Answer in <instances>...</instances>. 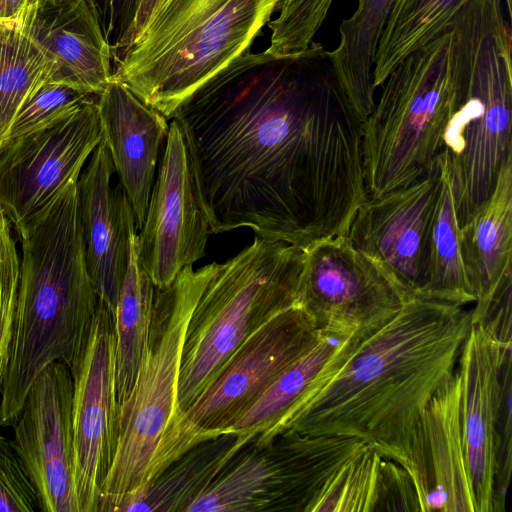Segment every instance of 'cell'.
Masks as SVG:
<instances>
[{"label": "cell", "mask_w": 512, "mask_h": 512, "mask_svg": "<svg viewBox=\"0 0 512 512\" xmlns=\"http://www.w3.org/2000/svg\"><path fill=\"white\" fill-rule=\"evenodd\" d=\"M212 234L239 227L302 249L347 235L368 198L361 121L330 53L246 50L175 111Z\"/></svg>", "instance_id": "cell-1"}, {"label": "cell", "mask_w": 512, "mask_h": 512, "mask_svg": "<svg viewBox=\"0 0 512 512\" xmlns=\"http://www.w3.org/2000/svg\"><path fill=\"white\" fill-rule=\"evenodd\" d=\"M471 325L465 306L423 297L406 301L323 379L281 431L356 437L385 457L456 372Z\"/></svg>", "instance_id": "cell-2"}, {"label": "cell", "mask_w": 512, "mask_h": 512, "mask_svg": "<svg viewBox=\"0 0 512 512\" xmlns=\"http://www.w3.org/2000/svg\"><path fill=\"white\" fill-rule=\"evenodd\" d=\"M21 243L13 334L0 392V426H13L37 377L52 363L70 369L98 304L74 191H63L15 228Z\"/></svg>", "instance_id": "cell-3"}, {"label": "cell", "mask_w": 512, "mask_h": 512, "mask_svg": "<svg viewBox=\"0 0 512 512\" xmlns=\"http://www.w3.org/2000/svg\"><path fill=\"white\" fill-rule=\"evenodd\" d=\"M484 0H468L444 32L389 74L362 126L368 198L422 178L443 148L448 122L464 102Z\"/></svg>", "instance_id": "cell-4"}, {"label": "cell", "mask_w": 512, "mask_h": 512, "mask_svg": "<svg viewBox=\"0 0 512 512\" xmlns=\"http://www.w3.org/2000/svg\"><path fill=\"white\" fill-rule=\"evenodd\" d=\"M203 279V267L189 265L169 287L156 288L136 380L120 405L117 450L98 512H116L128 494L197 445L179 408L178 385L186 331Z\"/></svg>", "instance_id": "cell-5"}, {"label": "cell", "mask_w": 512, "mask_h": 512, "mask_svg": "<svg viewBox=\"0 0 512 512\" xmlns=\"http://www.w3.org/2000/svg\"><path fill=\"white\" fill-rule=\"evenodd\" d=\"M279 0H165L112 64L168 120L205 81L250 49Z\"/></svg>", "instance_id": "cell-6"}, {"label": "cell", "mask_w": 512, "mask_h": 512, "mask_svg": "<svg viewBox=\"0 0 512 512\" xmlns=\"http://www.w3.org/2000/svg\"><path fill=\"white\" fill-rule=\"evenodd\" d=\"M303 262L304 249L255 235L237 255L203 266L181 357L178 404L183 413L248 336L295 305Z\"/></svg>", "instance_id": "cell-7"}, {"label": "cell", "mask_w": 512, "mask_h": 512, "mask_svg": "<svg viewBox=\"0 0 512 512\" xmlns=\"http://www.w3.org/2000/svg\"><path fill=\"white\" fill-rule=\"evenodd\" d=\"M511 27L501 0H485L467 96L443 134L461 227L490 197L512 156Z\"/></svg>", "instance_id": "cell-8"}, {"label": "cell", "mask_w": 512, "mask_h": 512, "mask_svg": "<svg viewBox=\"0 0 512 512\" xmlns=\"http://www.w3.org/2000/svg\"><path fill=\"white\" fill-rule=\"evenodd\" d=\"M367 443L293 429L253 439L185 512H312L337 470Z\"/></svg>", "instance_id": "cell-9"}, {"label": "cell", "mask_w": 512, "mask_h": 512, "mask_svg": "<svg viewBox=\"0 0 512 512\" xmlns=\"http://www.w3.org/2000/svg\"><path fill=\"white\" fill-rule=\"evenodd\" d=\"M410 300L388 271L347 235L304 249L295 305L325 335L363 340Z\"/></svg>", "instance_id": "cell-10"}, {"label": "cell", "mask_w": 512, "mask_h": 512, "mask_svg": "<svg viewBox=\"0 0 512 512\" xmlns=\"http://www.w3.org/2000/svg\"><path fill=\"white\" fill-rule=\"evenodd\" d=\"M164 150L137 234V258L157 289L169 287L187 266L205 256L211 232L192 145L171 118Z\"/></svg>", "instance_id": "cell-11"}, {"label": "cell", "mask_w": 512, "mask_h": 512, "mask_svg": "<svg viewBox=\"0 0 512 512\" xmlns=\"http://www.w3.org/2000/svg\"><path fill=\"white\" fill-rule=\"evenodd\" d=\"M323 333L294 305L273 316L234 351L213 382L184 411L199 444L228 432L270 385L310 350Z\"/></svg>", "instance_id": "cell-12"}, {"label": "cell", "mask_w": 512, "mask_h": 512, "mask_svg": "<svg viewBox=\"0 0 512 512\" xmlns=\"http://www.w3.org/2000/svg\"><path fill=\"white\" fill-rule=\"evenodd\" d=\"M98 95L68 116L0 146V207L17 228L68 184L102 140Z\"/></svg>", "instance_id": "cell-13"}, {"label": "cell", "mask_w": 512, "mask_h": 512, "mask_svg": "<svg viewBox=\"0 0 512 512\" xmlns=\"http://www.w3.org/2000/svg\"><path fill=\"white\" fill-rule=\"evenodd\" d=\"M70 372L75 493L80 512H98L117 450L120 418L114 318L99 299L87 340Z\"/></svg>", "instance_id": "cell-14"}, {"label": "cell", "mask_w": 512, "mask_h": 512, "mask_svg": "<svg viewBox=\"0 0 512 512\" xmlns=\"http://www.w3.org/2000/svg\"><path fill=\"white\" fill-rule=\"evenodd\" d=\"M444 161L441 151L419 180L380 197L367 198L347 233L351 244L379 262L409 299L421 297L426 284Z\"/></svg>", "instance_id": "cell-15"}, {"label": "cell", "mask_w": 512, "mask_h": 512, "mask_svg": "<svg viewBox=\"0 0 512 512\" xmlns=\"http://www.w3.org/2000/svg\"><path fill=\"white\" fill-rule=\"evenodd\" d=\"M383 458L407 471L420 511L477 512L463 437L458 370L432 396L406 439Z\"/></svg>", "instance_id": "cell-16"}, {"label": "cell", "mask_w": 512, "mask_h": 512, "mask_svg": "<svg viewBox=\"0 0 512 512\" xmlns=\"http://www.w3.org/2000/svg\"><path fill=\"white\" fill-rule=\"evenodd\" d=\"M73 380L63 362L35 380L12 426L13 445L44 512H80L74 487Z\"/></svg>", "instance_id": "cell-17"}, {"label": "cell", "mask_w": 512, "mask_h": 512, "mask_svg": "<svg viewBox=\"0 0 512 512\" xmlns=\"http://www.w3.org/2000/svg\"><path fill=\"white\" fill-rule=\"evenodd\" d=\"M512 342L472 324L459 356L462 428L477 512H494L495 478L504 396V367Z\"/></svg>", "instance_id": "cell-18"}, {"label": "cell", "mask_w": 512, "mask_h": 512, "mask_svg": "<svg viewBox=\"0 0 512 512\" xmlns=\"http://www.w3.org/2000/svg\"><path fill=\"white\" fill-rule=\"evenodd\" d=\"M106 143L101 140L77 181L78 209L85 257L98 299L112 312L127 268L130 239L135 228L132 207L119 182Z\"/></svg>", "instance_id": "cell-19"}, {"label": "cell", "mask_w": 512, "mask_h": 512, "mask_svg": "<svg viewBox=\"0 0 512 512\" xmlns=\"http://www.w3.org/2000/svg\"><path fill=\"white\" fill-rule=\"evenodd\" d=\"M13 19L51 62V81L91 95L111 81V48L87 0H31Z\"/></svg>", "instance_id": "cell-20"}, {"label": "cell", "mask_w": 512, "mask_h": 512, "mask_svg": "<svg viewBox=\"0 0 512 512\" xmlns=\"http://www.w3.org/2000/svg\"><path fill=\"white\" fill-rule=\"evenodd\" d=\"M102 140L130 202L135 228L144 224L166 140L168 119L143 102L125 84L111 79L97 98Z\"/></svg>", "instance_id": "cell-21"}, {"label": "cell", "mask_w": 512, "mask_h": 512, "mask_svg": "<svg viewBox=\"0 0 512 512\" xmlns=\"http://www.w3.org/2000/svg\"><path fill=\"white\" fill-rule=\"evenodd\" d=\"M462 257L474 289L472 324L512 286V156L502 165L490 197L460 227Z\"/></svg>", "instance_id": "cell-22"}, {"label": "cell", "mask_w": 512, "mask_h": 512, "mask_svg": "<svg viewBox=\"0 0 512 512\" xmlns=\"http://www.w3.org/2000/svg\"><path fill=\"white\" fill-rule=\"evenodd\" d=\"M360 340L323 334L320 340L289 366L229 428L228 432L263 442L281 431L305 404L320 380L340 367Z\"/></svg>", "instance_id": "cell-23"}, {"label": "cell", "mask_w": 512, "mask_h": 512, "mask_svg": "<svg viewBox=\"0 0 512 512\" xmlns=\"http://www.w3.org/2000/svg\"><path fill=\"white\" fill-rule=\"evenodd\" d=\"M253 439L225 432L200 442L140 489L128 494L116 512H185Z\"/></svg>", "instance_id": "cell-24"}, {"label": "cell", "mask_w": 512, "mask_h": 512, "mask_svg": "<svg viewBox=\"0 0 512 512\" xmlns=\"http://www.w3.org/2000/svg\"><path fill=\"white\" fill-rule=\"evenodd\" d=\"M394 1L357 0L352 16L339 26L338 46L329 51L340 89L363 122L375 105L376 51Z\"/></svg>", "instance_id": "cell-25"}, {"label": "cell", "mask_w": 512, "mask_h": 512, "mask_svg": "<svg viewBox=\"0 0 512 512\" xmlns=\"http://www.w3.org/2000/svg\"><path fill=\"white\" fill-rule=\"evenodd\" d=\"M137 233L130 239L129 257L114 313L115 387L119 405L134 386L153 315L156 287L137 258Z\"/></svg>", "instance_id": "cell-26"}, {"label": "cell", "mask_w": 512, "mask_h": 512, "mask_svg": "<svg viewBox=\"0 0 512 512\" xmlns=\"http://www.w3.org/2000/svg\"><path fill=\"white\" fill-rule=\"evenodd\" d=\"M468 0H395L381 34L373 69L380 87L410 53L450 27Z\"/></svg>", "instance_id": "cell-27"}, {"label": "cell", "mask_w": 512, "mask_h": 512, "mask_svg": "<svg viewBox=\"0 0 512 512\" xmlns=\"http://www.w3.org/2000/svg\"><path fill=\"white\" fill-rule=\"evenodd\" d=\"M431 234L427 280L421 297L466 306L476 301L462 257L448 158Z\"/></svg>", "instance_id": "cell-28"}, {"label": "cell", "mask_w": 512, "mask_h": 512, "mask_svg": "<svg viewBox=\"0 0 512 512\" xmlns=\"http://www.w3.org/2000/svg\"><path fill=\"white\" fill-rule=\"evenodd\" d=\"M52 77V64L15 19L0 20V142L32 95Z\"/></svg>", "instance_id": "cell-29"}, {"label": "cell", "mask_w": 512, "mask_h": 512, "mask_svg": "<svg viewBox=\"0 0 512 512\" xmlns=\"http://www.w3.org/2000/svg\"><path fill=\"white\" fill-rule=\"evenodd\" d=\"M382 456L371 443L335 473L312 512H373Z\"/></svg>", "instance_id": "cell-30"}, {"label": "cell", "mask_w": 512, "mask_h": 512, "mask_svg": "<svg viewBox=\"0 0 512 512\" xmlns=\"http://www.w3.org/2000/svg\"><path fill=\"white\" fill-rule=\"evenodd\" d=\"M334 0H279L277 16L267 25L271 31L272 54H288L306 49L326 20Z\"/></svg>", "instance_id": "cell-31"}, {"label": "cell", "mask_w": 512, "mask_h": 512, "mask_svg": "<svg viewBox=\"0 0 512 512\" xmlns=\"http://www.w3.org/2000/svg\"><path fill=\"white\" fill-rule=\"evenodd\" d=\"M92 96L68 84L47 80L17 113L0 146L68 116Z\"/></svg>", "instance_id": "cell-32"}, {"label": "cell", "mask_w": 512, "mask_h": 512, "mask_svg": "<svg viewBox=\"0 0 512 512\" xmlns=\"http://www.w3.org/2000/svg\"><path fill=\"white\" fill-rule=\"evenodd\" d=\"M20 257L11 222L0 207V392L9 359L19 283Z\"/></svg>", "instance_id": "cell-33"}, {"label": "cell", "mask_w": 512, "mask_h": 512, "mask_svg": "<svg viewBox=\"0 0 512 512\" xmlns=\"http://www.w3.org/2000/svg\"><path fill=\"white\" fill-rule=\"evenodd\" d=\"M40 510L37 492L12 440L0 433V512Z\"/></svg>", "instance_id": "cell-34"}, {"label": "cell", "mask_w": 512, "mask_h": 512, "mask_svg": "<svg viewBox=\"0 0 512 512\" xmlns=\"http://www.w3.org/2000/svg\"><path fill=\"white\" fill-rule=\"evenodd\" d=\"M416 511L420 506L409 474L397 462L382 457L373 512Z\"/></svg>", "instance_id": "cell-35"}, {"label": "cell", "mask_w": 512, "mask_h": 512, "mask_svg": "<svg viewBox=\"0 0 512 512\" xmlns=\"http://www.w3.org/2000/svg\"><path fill=\"white\" fill-rule=\"evenodd\" d=\"M94 11L115 61L136 18L141 0H87Z\"/></svg>", "instance_id": "cell-36"}, {"label": "cell", "mask_w": 512, "mask_h": 512, "mask_svg": "<svg viewBox=\"0 0 512 512\" xmlns=\"http://www.w3.org/2000/svg\"><path fill=\"white\" fill-rule=\"evenodd\" d=\"M165 2V0H141L136 18L126 37L124 47L120 54L130 45L134 38L138 35L144 25L147 23L152 14ZM121 55H119L120 57Z\"/></svg>", "instance_id": "cell-37"}, {"label": "cell", "mask_w": 512, "mask_h": 512, "mask_svg": "<svg viewBox=\"0 0 512 512\" xmlns=\"http://www.w3.org/2000/svg\"><path fill=\"white\" fill-rule=\"evenodd\" d=\"M31 0H0V20L13 19Z\"/></svg>", "instance_id": "cell-38"}, {"label": "cell", "mask_w": 512, "mask_h": 512, "mask_svg": "<svg viewBox=\"0 0 512 512\" xmlns=\"http://www.w3.org/2000/svg\"><path fill=\"white\" fill-rule=\"evenodd\" d=\"M505 6L507 9L508 17L511 20V18H512V0H505Z\"/></svg>", "instance_id": "cell-39"}]
</instances>
